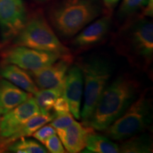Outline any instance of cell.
<instances>
[{
  "label": "cell",
  "mask_w": 153,
  "mask_h": 153,
  "mask_svg": "<svg viewBox=\"0 0 153 153\" xmlns=\"http://www.w3.org/2000/svg\"><path fill=\"white\" fill-rule=\"evenodd\" d=\"M139 93V84L127 75L118 76L107 85L86 127L104 131L126 111Z\"/></svg>",
  "instance_id": "obj_1"
},
{
  "label": "cell",
  "mask_w": 153,
  "mask_h": 153,
  "mask_svg": "<svg viewBox=\"0 0 153 153\" xmlns=\"http://www.w3.org/2000/svg\"><path fill=\"white\" fill-rule=\"evenodd\" d=\"M101 12L100 0H60L50 8L48 18L57 35L70 38Z\"/></svg>",
  "instance_id": "obj_2"
},
{
  "label": "cell",
  "mask_w": 153,
  "mask_h": 153,
  "mask_svg": "<svg viewBox=\"0 0 153 153\" xmlns=\"http://www.w3.org/2000/svg\"><path fill=\"white\" fill-rule=\"evenodd\" d=\"M116 47L134 65L146 68L153 57V26L150 21L140 19L120 32Z\"/></svg>",
  "instance_id": "obj_3"
},
{
  "label": "cell",
  "mask_w": 153,
  "mask_h": 153,
  "mask_svg": "<svg viewBox=\"0 0 153 153\" xmlns=\"http://www.w3.org/2000/svg\"><path fill=\"white\" fill-rule=\"evenodd\" d=\"M84 79V104L81 117L87 126L99 98L108 85L112 74L111 64L99 57L88 59L79 65Z\"/></svg>",
  "instance_id": "obj_4"
},
{
  "label": "cell",
  "mask_w": 153,
  "mask_h": 153,
  "mask_svg": "<svg viewBox=\"0 0 153 153\" xmlns=\"http://www.w3.org/2000/svg\"><path fill=\"white\" fill-rule=\"evenodd\" d=\"M151 100L144 92L104 131L108 138L124 140L144 131L151 123Z\"/></svg>",
  "instance_id": "obj_5"
},
{
  "label": "cell",
  "mask_w": 153,
  "mask_h": 153,
  "mask_svg": "<svg viewBox=\"0 0 153 153\" xmlns=\"http://www.w3.org/2000/svg\"><path fill=\"white\" fill-rule=\"evenodd\" d=\"M14 44L53 52L62 56L70 55L41 14H36L28 19L24 27L14 38Z\"/></svg>",
  "instance_id": "obj_6"
},
{
  "label": "cell",
  "mask_w": 153,
  "mask_h": 153,
  "mask_svg": "<svg viewBox=\"0 0 153 153\" xmlns=\"http://www.w3.org/2000/svg\"><path fill=\"white\" fill-rule=\"evenodd\" d=\"M61 57L63 56L53 52L14 45L4 51L3 62L33 72L51 65Z\"/></svg>",
  "instance_id": "obj_7"
},
{
  "label": "cell",
  "mask_w": 153,
  "mask_h": 153,
  "mask_svg": "<svg viewBox=\"0 0 153 153\" xmlns=\"http://www.w3.org/2000/svg\"><path fill=\"white\" fill-rule=\"evenodd\" d=\"M27 21L23 0H0V30L4 41L14 39Z\"/></svg>",
  "instance_id": "obj_8"
},
{
  "label": "cell",
  "mask_w": 153,
  "mask_h": 153,
  "mask_svg": "<svg viewBox=\"0 0 153 153\" xmlns=\"http://www.w3.org/2000/svg\"><path fill=\"white\" fill-rule=\"evenodd\" d=\"M71 55L61 57L51 65L28 72L38 89H63L68 71L71 66Z\"/></svg>",
  "instance_id": "obj_9"
},
{
  "label": "cell",
  "mask_w": 153,
  "mask_h": 153,
  "mask_svg": "<svg viewBox=\"0 0 153 153\" xmlns=\"http://www.w3.org/2000/svg\"><path fill=\"white\" fill-rule=\"evenodd\" d=\"M41 114L36 99L30 97L22 104L9 111L0 120V137L11 136L21 126L36 115Z\"/></svg>",
  "instance_id": "obj_10"
},
{
  "label": "cell",
  "mask_w": 153,
  "mask_h": 153,
  "mask_svg": "<svg viewBox=\"0 0 153 153\" xmlns=\"http://www.w3.org/2000/svg\"><path fill=\"white\" fill-rule=\"evenodd\" d=\"M84 92V79L82 69L78 65H73L67 73L62 95L68 101L70 111L76 119L81 118L82 99Z\"/></svg>",
  "instance_id": "obj_11"
},
{
  "label": "cell",
  "mask_w": 153,
  "mask_h": 153,
  "mask_svg": "<svg viewBox=\"0 0 153 153\" xmlns=\"http://www.w3.org/2000/svg\"><path fill=\"white\" fill-rule=\"evenodd\" d=\"M111 18L106 15L96 20L78 34L72 42L76 49L83 50L97 45L106 38L110 29Z\"/></svg>",
  "instance_id": "obj_12"
},
{
  "label": "cell",
  "mask_w": 153,
  "mask_h": 153,
  "mask_svg": "<svg viewBox=\"0 0 153 153\" xmlns=\"http://www.w3.org/2000/svg\"><path fill=\"white\" fill-rule=\"evenodd\" d=\"M93 131L89 127H84L79 122L74 121L68 127L57 130L56 133L67 151L71 153L82 152L85 150L86 138Z\"/></svg>",
  "instance_id": "obj_13"
},
{
  "label": "cell",
  "mask_w": 153,
  "mask_h": 153,
  "mask_svg": "<svg viewBox=\"0 0 153 153\" xmlns=\"http://www.w3.org/2000/svg\"><path fill=\"white\" fill-rule=\"evenodd\" d=\"M30 97L29 93L8 80L0 79V112L2 115L22 104Z\"/></svg>",
  "instance_id": "obj_14"
},
{
  "label": "cell",
  "mask_w": 153,
  "mask_h": 153,
  "mask_svg": "<svg viewBox=\"0 0 153 153\" xmlns=\"http://www.w3.org/2000/svg\"><path fill=\"white\" fill-rule=\"evenodd\" d=\"M0 76L29 94H34L39 90L29 73L15 65L4 63L0 68Z\"/></svg>",
  "instance_id": "obj_15"
},
{
  "label": "cell",
  "mask_w": 153,
  "mask_h": 153,
  "mask_svg": "<svg viewBox=\"0 0 153 153\" xmlns=\"http://www.w3.org/2000/svg\"><path fill=\"white\" fill-rule=\"evenodd\" d=\"M55 114H49L47 115L40 114L33 116L29 120L21 126L17 131L13 133L11 136L3 139L0 142V147H7L10 143L22 137H26L33 135V134L42 126L51 122L55 118Z\"/></svg>",
  "instance_id": "obj_16"
},
{
  "label": "cell",
  "mask_w": 153,
  "mask_h": 153,
  "mask_svg": "<svg viewBox=\"0 0 153 153\" xmlns=\"http://www.w3.org/2000/svg\"><path fill=\"white\" fill-rule=\"evenodd\" d=\"M85 150L84 152L94 153H118L120 152L119 146L116 143L104 135L94 133L88 134L86 138Z\"/></svg>",
  "instance_id": "obj_17"
},
{
  "label": "cell",
  "mask_w": 153,
  "mask_h": 153,
  "mask_svg": "<svg viewBox=\"0 0 153 153\" xmlns=\"http://www.w3.org/2000/svg\"><path fill=\"white\" fill-rule=\"evenodd\" d=\"M118 146L120 152L123 153H149L152 150V140L147 134L133 135L124 140Z\"/></svg>",
  "instance_id": "obj_18"
},
{
  "label": "cell",
  "mask_w": 153,
  "mask_h": 153,
  "mask_svg": "<svg viewBox=\"0 0 153 153\" xmlns=\"http://www.w3.org/2000/svg\"><path fill=\"white\" fill-rule=\"evenodd\" d=\"M63 89H42L35 94L36 103L41 114H49L53 110L55 101L62 94Z\"/></svg>",
  "instance_id": "obj_19"
},
{
  "label": "cell",
  "mask_w": 153,
  "mask_h": 153,
  "mask_svg": "<svg viewBox=\"0 0 153 153\" xmlns=\"http://www.w3.org/2000/svg\"><path fill=\"white\" fill-rule=\"evenodd\" d=\"M9 152L16 153H46L48 152L41 143L33 139L19 138L7 147Z\"/></svg>",
  "instance_id": "obj_20"
},
{
  "label": "cell",
  "mask_w": 153,
  "mask_h": 153,
  "mask_svg": "<svg viewBox=\"0 0 153 153\" xmlns=\"http://www.w3.org/2000/svg\"><path fill=\"white\" fill-rule=\"evenodd\" d=\"M148 1V0H123L118 10V16L123 19L135 14L145 7Z\"/></svg>",
  "instance_id": "obj_21"
},
{
  "label": "cell",
  "mask_w": 153,
  "mask_h": 153,
  "mask_svg": "<svg viewBox=\"0 0 153 153\" xmlns=\"http://www.w3.org/2000/svg\"><path fill=\"white\" fill-rule=\"evenodd\" d=\"M74 121V116H72V114L70 113H68L65 114L55 116V118L51 121V123L50 125L53 126L56 131H57V130H62L68 127Z\"/></svg>",
  "instance_id": "obj_22"
},
{
  "label": "cell",
  "mask_w": 153,
  "mask_h": 153,
  "mask_svg": "<svg viewBox=\"0 0 153 153\" xmlns=\"http://www.w3.org/2000/svg\"><path fill=\"white\" fill-rule=\"evenodd\" d=\"M56 134V130L51 125H44L38 129L33 134V137L39 141L41 143L44 144L45 141L52 135Z\"/></svg>",
  "instance_id": "obj_23"
},
{
  "label": "cell",
  "mask_w": 153,
  "mask_h": 153,
  "mask_svg": "<svg viewBox=\"0 0 153 153\" xmlns=\"http://www.w3.org/2000/svg\"><path fill=\"white\" fill-rule=\"evenodd\" d=\"M43 145L48 152L52 153H63L65 152L61 140L56 134L50 137Z\"/></svg>",
  "instance_id": "obj_24"
},
{
  "label": "cell",
  "mask_w": 153,
  "mask_h": 153,
  "mask_svg": "<svg viewBox=\"0 0 153 153\" xmlns=\"http://www.w3.org/2000/svg\"><path fill=\"white\" fill-rule=\"evenodd\" d=\"M53 110H54L55 116L70 113V106H69L68 101L63 97L62 94L55 101Z\"/></svg>",
  "instance_id": "obj_25"
},
{
  "label": "cell",
  "mask_w": 153,
  "mask_h": 153,
  "mask_svg": "<svg viewBox=\"0 0 153 153\" xmlns=\"http://www.w3.org/2000/svg\"><path fill=\"white\" fill-rule=\"evenodd\" d=\"M152 0H148V3L145 7L143 15L145 16H152Z\"/></svg>",
  "instance_id": "obj_26"
},
{
  "label": "cell",
  "mask_w": 153,
  "mask_h": 153,
  "mask_svg": "<svg viewBox=\"0 0 153 153\" xmlns=\"http://www.w3.org/2000/svg\"><path fill=\"white\" fill-rule=\"evenodd\" d=\"M103 1H104V4L106 5L107 8L111 9L114 8L115 6L117 4L119 0H103Z\"/></svg>",
  "instance_id": "obj_27"
},
{
  "label": "cell",
  "mask_w": 153,
  "mask_h": 153,
  "mask_svg": "<svg viewBox=\"0 0 153 153\" xmlns=\"http://www.w3.org/2000/svg\"><path fill=\"white\" fill-rule=\"evenodd\" d=\"M1 112H0V120H1Z\"/></svg>",
  "instance_id": "obj_28"
},
{
  "label": "cell",
  "mask_w": 153,
  "mask_h": 153,
  "mask_svg": "<svg viewBox=\"0 0 153 153\" xmlns=\"http://www.w3.org/2000/svg\"><path fill=\"white\" fill-rule=\"evenodd\" d=\"M41 1H43V0H41Z\"/></svg>",
  "instance_id": "obj_29"
}]
</instances>
